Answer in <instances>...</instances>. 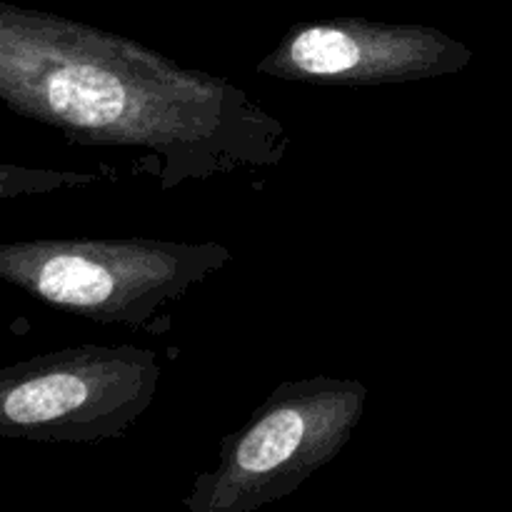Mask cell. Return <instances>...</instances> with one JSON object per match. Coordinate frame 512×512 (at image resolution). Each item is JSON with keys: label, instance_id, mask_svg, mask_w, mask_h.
Here are the masks:
<instances>
[{"label": "cell", "instance_id": "cell-4", "mask_svg": "<svg viewBox=\"0 0 512 512\" xmlns=\"http://www.w3.org/2000/svg\"><path fill=\"white\" fill-rule=\"evenodd\" d=\"M153 350L78 345L0 373V435L33 443H98L128 433L158 395Z\"/></svg>", "mask_w": 512, "mask_h": 512}, {"label": "cell", "instance_id": "cell-5", "mask_svg": "<svg viewBox=\"0 0 512 512\" xmlns=\"http://www.w3.org/2000/svg\"><path fill=\"white\" fill-rule=\"evenodd\" d=\"M470 55L468 45L425 25L330 18L290 30L258 70L295 83L390 85L460 73Z\"/></svg>", "mask_w": 512, "mask_h": 512}, {"label": "cell", "instance_id": "cell-3", "mask_svg": "<svg viewBox=\"0 0 512 512\" xmlns=\"http://www.w3.org/2000/svg\"><path fill=\"white\" fill-rule=\"evenodd\" d=\"M368 388L358 380L318 378L278 385L248 423L220 448V465L195 480L190 512H253L295 493L353 438Z\"/></svg>", "mask_w": 512, "mask_h": 512}, {"label": "cell", "instance_id": "cell-1", "mask_svg": "<svg viewBox=\"0 0 512 512\" xmlns=\"http://www.w3.org/2000/svg\"><path fill=\"white\" fill-rule=\"evenodd\" d=\"M0 95L13 113L88 148L143 153L163 190L268 168L288 130L228 80L185 70L123 35L70 18L0 13Z\"/></svg>", "mask_w": 512, "mask_h": 512}, {"label": "cell", "instance_id": "cell-2", "mask_svg": "<svg viewBox=\"0 0 512 512\" xmlns=\"http://www.w3.org/2000/svg\"><path fill=\"white\" fill-rule=\"evenodd\" d=\"M233 258L218 243L63 238L0 245V278L23 293L105 325L148 328Z\"/></svg>", "mask_w": 512, "mask_h": 512}]
</instances>
